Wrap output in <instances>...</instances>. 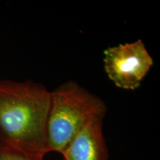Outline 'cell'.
I'll use <instances>...</instances> for the list:
<instances>
[{
	"label": "cell",
	"instance_id": "obj_3",
	"mask_svg": "<svg viewBox=\"0 0 160 160\" xmlns=\"http://www.w3.org/2000/svg\"><path fill=\"white\" fill-rule=\"evenodd\" d=\"M104 68L117 88H138L153 65V59L141 39L119 44L104 51Z\"/></svg>",
	"mask_w": 160,
	"mask_h": 160
},
{
	"label": "cell",
	"instance_id": "obj_2",
	"mask_svg": "<svg viewBox=\"0 0 160 160\" xmlns=\"http://www.w3.org/2000/svg\"><path fill=\"white\" fill-rule=\"evenodd\" d=\"M107 106L101 98L74 81H67L51 91L47 124V151L62 153L91 120L105 117Z\"/></svg>",
	"mask_w": 160,
	"mask_h": 160
},
{
	"label": "cell",
	"instance_id": "obj_4",
	"mask_svg": "<svg viewBox=\"0 0 160 160\" xmlns=\"http://www.w3.org/2000/svg\"><path fill=\"white\" fill-rule=\"evenodd\" d=\"M104 118H95L84 126L62 153L64 159L108 160L102 131Z\"/></svg>",
	"mask_w": 160,
	"mask_h": 160
},
{
	"label": "cell",
	"instance_id": "obj_1",
	"mask_svg": "<svg viewBox=\"0 0 160 160\" xmlns=\"http://www.w3.org/2000/svg\"><path fill=\"white\" fill-rule=\"evenodd\" d=\"M51 91L31 80H0V144L45 155Z\"/></svg>",
	"mask_w": 160,
	"mask_h": 160
},
{
	"label": "cell",
	"instance_id": "obj_5",
	"mask_svg": "<svg viewBox=\"0 0 160 160\" xmlns=\"http://www.w3.org/2000/svg\"><path fill=\"white\" fill-rule=\"evenodd\" d=\"M45 156L0 144V160H44Z\"/></svg>",
	"mask_w": 160,
	"mask_h": 160
}]
</instances>
